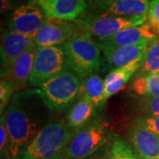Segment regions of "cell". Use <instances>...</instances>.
Wrapping results in <instances>:
<instances>
[{
  "label": "cell",
  "mask_w": 159,
  "mask_h": 159,
  "mask_svg": "<svg viewBox=\"0 0 159 159\" xmlns=\"http://www.w3.org/2000/svg\"><path fill=\"white\" fill-rule=\"evenodd\" d=\"M68 68L86 79L96 74L101 66V48L92 37L83 34L63 45Z\"/></svg>",
  "instance_id": "4"
},
{
  "label": "cell",
  "mask_w": 159,
  "mask_h": 159,
  "mask_svg": "<svg viewBox=\"0 0 159 159\" xmlns=\"http://www.w3.org/2000/svg\"><path fill=\"white\" fill-rule=\"evenodd\" d=\"M82 79L67 69L40 84L35 91L51 112L62 113L79 100Z\"/></svg>",
  "instance_id": "2"
},
{
  "label": "cell",
  "mask_w": 159,
  "mask_h": 159,
  "mask_svg": "<svg viewBox=\"0 0 159 159\" xmlns=\"http://www.w3.org/2000/svg\"><path fill=\"white\" fill-rule=\"evenodd\" d=\"M117 0H86L88 6H92V5H99V4H104V3H111Z\"/></svg>",
  "instance_id": "28"
},
{
  "label": "cell",
  "mask_w": 159,
  "mask_h": 159,
  "mask_svg": "<svg viewBox=\"0 0 159 159\" xmlns=\"http://www.w3.org/2000/svg\"><path fill=\"white\" fill-rule=\"evenodd\" d=\"M58 159H70V158H68V157H66V156H62L61 157H59V158H58Z\"/></svg>",
  "instance_id": "31"
},
{
  "label": "cell",
  "mask_w": 159,
  "mask_h": 159,
  "mask_svg": "<svg viewBox=\"0 0 159 159\" xmlns=\"http://www.w3.org/2000/svg\"><path fill=\"white\" fill-rule=\"evenodd\" d=\"M36 51L37 47L34 43L29 46L27 51L20 56L11 66L6 80H10L15 86L17 92L29 83Z\"/></svg>",
  "instance_id": "15"
},
{
  "label": "cell",
  "mask_w": 159,
  "mask_h": 159,
  "mask_svg": "<svg viewBox=\"0 0 159 159\" xmlns=\"http://www.w3.org/2000/svg\"><path fill=\"white\" fill-rule=\"evenodd\" d=\"M134 125L151 131L159 136V115L150 117H137L134 120Z\"/></svg>",
  "instance_id": "26"
},
{
  "label": "cell",
  "mask_w": 159,
  "mask_h": 159,
  "mask_svg": "<svg viewBox=\"0 0 159 159\" xmlns=\"http://www.w3.org/2000/svg\"><path fill=\"white\" fill-rule=\"evenodd\" d=\"M97 108L87 98L80 97L79 100L69 110L67 113V124L69 126L77 130L84 127L96 115Z\"/></svg>",
  "instance_id": "18"
},
{
  "label": "cell",
  "mask_w": 159,
  "mask_h": 159,
  "mask_svg": "<svg viewBox=\"0 0 159 159\" xmlns=\"http://www.w3.org/2000/svg\"><path fill=\"white\" fill-rule=\"evenodd\" d=\"M88 159H107L105 157H90V158Z\"/></svg>",
  "instance_id": "30"
},
{
  "label": "cell",
  "mask_w": 159,
  "mask_h": 159,
  "mask_svg": "<svg viewBox=\"0 0 159 159\" xmlns=\"http://www.w3.org/2000/svg\"><path fill=\"white\" fill-rule=\"evenodd\" d=\"M0 148H1V157H6L7 155H10V149H9V139H8V134L6 131V125L4 119L1 117V122H0Z\"/></svg>",
  "instance_id": "27"
},
{
  "label": "cell",
  "mask_w": 159,
  "mask_h": 159,
  "mask_svg": "<svg viewBox=\"0 0 159 159\" xmlns=\"http://www.w3.org/2000/svg\"><path fill=\"white\" fill-rule=\"evenodd\" d=\"M128 140L138 159H159V136L153 132L133 125Z\"/></svg>",
  "instance_id": "13"
},
{
  "label": "cell",
  "mask_w": 159,
  "mask_h": 159,
  "mask_svg": "<svg viewBox=\"0 0 159 159\" xmlns=\"http://www.w3.org/2000/svg\"><path fill=\"white\" fill-rule=\"evenodd\" d=\"M45 20V15L33 2L22 5L12 12L8 27L9 30L34 39Z\"/></svg>",
  "instance_id": "9"
},
{
  "label": "cell",
  "mask_w": 159,
  "mask_h": 159,
  "mask_svg": "<svg viewBox=\"0 0 159 159\" xmlns=\"http://www.w3.org/2000/svg\"><path fill=\"white\" fill-rule=\"evenodd\" d=\"M148 43V42H143L137 44L120 47L111 51H103V55L111 67L119 68L143 57L147 50Z\"/></svg>",
  "instance_id": "17"
},
{
  "label": "cell",
  "mask_w": 159,
  "mask_h": 159,
  "mask_svg": "<svg viewBox=\"0 0 159 159\" xmlns=\"http://www.w3.org/2000/svg\"><path fill=\"white\" fill-rule=\"evenodd\" d=\"M89 36H95L99 41L108 39L123 29L141 26L147 21V16H113L85 12L75 20Z\"/></svg>",
  "instance_id": "5"
},
{
  "label": "cell",
  "mask_w": 159,
  "mask_h": 159,
  "mask_svg": "<svg viewBox=\"0 0 159 159\" xmlns=\"http://www.w3.org/2000/svg\"><path fill=\"white\" fill-rule=\"evenodd\" d=\"M80 97L89 100L95 107L101 110L107 101L105 97L104 80L96 73L89 75L82 81Z\"/></svg>",
  "instance_id": "19"
},
{
  "label": "cell",
  "mask_w": 159,
  "mask_h": 159,
  "mask_svg": "<svg viewBox=\"0 0 159 159\" xmlns=\"http://www.w3.org/2000/svg\"><path fill=\"white\" fill-rule=\"evenodd\" d=\"M34 40L11 30L6 31L1 39V79H6L12 65L34 43Z\"/></svg>",
  "instance_id": "10"
},
{
  "label": "cell",
  "mask_w": 159,
  "mask_h": 159,
  "mask_svg": "<svg viewBox=\"0 0 159 159\" xmlns=\"http://www.w3.org/2000/svg\"><path fill=\"white\" fill-rule=\"evenodd\" d=\"M150 0H117L111 3L88 6L94 13L113 16H147Z\"/></svg>",
  "instance_id": "14"
},
{
  "label": "cell",
  "mask_w": 159,
  "mask_h": 159,
  "mask_svg": "<svg viewBox=\"0 0 159 159\" xmlns=\"http://www.w3.org/2000/svg\"><path fill=\"white\" fill-rule=\"evenodd\" d=\"M157 38L150 29L148 23L141 26L131 27L123 29L108 39L99 41V45L103 51H111L113 49L141 43L143 42H149Z\"/></svg>",
  "instance_id": "12"
},
{
  "label": "cell",
  "mask_w": 159,
  "mask_h": 159,
  "mask_svg": "<svg viewBox=\"0 0 159 159\" xmlns=\"http://www.w3.org/2000/svg\"><path fill=\"white\" fill-rule=\"evenodd\" d=\"M109 159H138L128 142L115 137L111 141Z\"/></svg>",
  "instance_id": "23"
},
{
  "label": "cell",
  "mask_w": 159,
  "mask_h": 159,
  "mask_svg": "<svg viewBox=\"0 0 159 159\" xmlns=\"http://www.w3.org/2000/svg\"><path fill=\"white\" fill-rule=\"evenodd\" d=\"M40 7L46 18L75 21L88 8L86 0H30Z\"/></svg>",
  "instance_id": "11"
},
{
  "label": "cell",
  "mask_w": 159,
  "mask_h": 159,
  "mask_svg": "<svg viewBox=\"0 0 159 159\" xmlns=\"http://www.w3.org/2000/svg\"><path fill=\"white\" fill-rule=\"evenodd\" d=\"M12 159H24V158H22V157H20V156H18L17 157H15V158H12Z\"/></svg>",
  "instance_id": "32"
},
{
  "label": "cell",
  "mask_w": 159,
  "mask_h": 159,
  "mask_svg": "<svg viewBox=\"0 0 159 159\" xmlns=\"http://www.w3.org/2000/svg\"><path fill=\"white\" fill-rule=\"evenodd\" d=\"M130 89L139 97H159V74L137 77L130 85Z\"/></svg>",
  "instance_id": "21"
},
{
  "label": "cell",
  "mask_w": 159,
  "mask_h": 159,
  "mask_svg": "<svg viewBox=\"0 0 159 159\" xmlns=\"http://www.w3.org/2000/svg\"><path fill=\"white\" fill-rule=\"evenodd\" d=\"M51 111L35 89L16 92L1 116L6 125L11 159L50 122Z\"/></svg>",
  "instance_id": "1"
},
{
  "label": "cell",
  "mask_w": 159,
  "mask_h": 159,
  "mask_svg": "<svg viewBox=\"0 0 159 159\" xmlns=\"http://www.w3.org/2000/svg\"><path fill=\"white\" fill-rule=\"evenodd\" d=\"M85 34L76 21L46 18L34 37L37 48L65 44L70 40Z\"/></svg>",
  "instance_id": "8"
},
{
  "label": "cell",
  "mask_w": 159,
  "mask_h": 159,
  "mask_svg": "<svg viewBox=\"0 0 159 159\" xmlns=\"http://www.w3.org/2000/svg\"><path fill=\"white\" fill-rule=\"evenodd\" d=\"M134 109L140 114L138 117H150L159 115V97H140L134 99Z\"/></svg>",
  "instance_id": "22"
},
{
  "label": "cell",
  "mask_w": 159,
  "mask_h": 159,
  "mask_svg": "<svg viewBox=\"0 0 159 159\" xmlns=\"http://www.w3.org/2000/svg\"><path fill=\"white\" fill-rule=\"evenodd\" d=\"M1 11H6L11 8V3L9 0H1Z\"/></svg>",
  "instance_id": "29"
},
{
  "label": "cell",
  "mask_w": 159,
  "mask_h": 159,
  "mask_svg": "<svg viewBox=\"0 0 159 159\" xmlns=\"http://www.w3.org/2000/svg\"><path fill=\"white\" fill-rule=\"evenodd\" d=\"M66 55L58 46L37 48L29 84L37 88L43 81L67 70Z\"/></svg>",
  "instance_id": "7"
},
{
  "label": "cell",
  "mask_w": 159,
  "mask_h": 159,
  "mask_svg": "<svg viewBox=\"0 0 159 159\" xmlns=\"http://www.w3.org/2000/svg\"><path fill=\"white\" fill-rule=\"evenodd\" d=\"M138 77L159 74V39L149 41L144 54L142 66L139 68Z\"/></svg>",
  "instance_id": "20"
},
{
  "label": "cell",
  "mask_w": 159,
  "mask_h": 159,
  "mask_svg": "<svg viewBox=\"0 0 159 159\" xmlns=\"http://www.w3.org/2000/svg\"><path fill=\"white\" fill-rule=\"evenodd\" d=\"M17 92L15 86L10 80L6 79H2L0 82V110L1 114L5 111L8 106L13 95Z\"/></svg>",
  "instance_id": "24"
},
{
  "label": "cell",
  "mask_w": 159,
  "mask_h": 159,
  "mask_svg": "<svg viewBox=\"0 0 159 159\" xmlns=\"http://www.w3.org/2000/svg\"><path fill=\"white\" fill-rule=\"evenodd\" d=\"M144 56L127 66L115 68L110 72L104 79L105 97L108 99L113 95L123 89L125 84L130 80L132 76L137 73L142 66Z\"/></svg>",
  "instance_id": "16"
},
{
  "label": "cell",
  "mask_w": 159,
  "mask_h": 159,
  "mask_svg": "<svg viewBox=\"0 0 159 159\" xmlns=\"http://www.w3.org/2000/svg\"><path fill=\"white\" fill-rule=\"evenodd\" d=\"M73 129L67 122L51 120L19 154L24 159H58L64 156Z\"/></svg>",
  "instance_id": "3"
},
{
  "label": "cell",
  "mask_w": 159,
  "mask_h": 159,
  "mask_svg": "<svg viewBox=\"0 0 159 159\" xmlns=\"http://www.w3.org/2000/svg\"><path fill=\"white\" fill-rule=\"evenodd\" d=\"M108 141L105 126L100 122H90L74 130L64 156L70 159H86L97 152Z\"/></svg>",
  "instance_id": "6"
},
{
  "label": "cell",
  "mask_w": 159,
  "mask_h": 159,
  "mask_svg": "<svg viewBox=\"0 0 159 159\" xmlns=\"http://www.w3.org/2000/svg\"><path fill=\"white\" fill-rule=\"evenodd\" d=\"M147 23L159 39V0H150L147 14Z\"/></svg>",
  "instance_id": "25"
}]
</instances>
